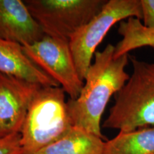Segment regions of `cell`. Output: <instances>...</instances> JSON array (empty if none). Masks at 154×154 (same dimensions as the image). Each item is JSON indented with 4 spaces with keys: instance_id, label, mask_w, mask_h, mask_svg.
Returning a JSON list of instances; mask_svg holds the SVG:
<instances>
[{
    "instance_id": "cell-7",
    "label": "cell",
    "mask_w": 154,
    "mask_h": 154,
    "mask_svg": "<svg viewBox=\"0 0 154 154\" xmlns=\"http://www.w3.org/2000/svg\"><path fill=\"white\" fill-rule=\"evenodd\" d=\"M42 86L0 73V138L21 134L31 103Z\"/></svg>"
},
{
    "instance_id": "cell-3",
    "label": "cell",
    "mask_w": 154,
    "mask_h": 154,
    "mask_svg": "<svg viewBox=\"0 0 154 154\" xmlns=\"http://www.w3.org/2000/svg\"><path fill=\"white\" fill-rule=\"evenodd\" d=\"M74 127L61 86H42L31 103L21 131L23 154H37Z\"/></svg>"
},
{
    "instance_id": "cell-8",
    "label": "cell",
    "mask_w": 154,
    "mask_h": 154,
    "mask_svg": "<svg viewBox=\"0 0 154 154\" xmlns=\"http://www.w3.org/2000/svg\"><path fill=\"white\" fill-rule=\"evenodd\" d=\"M46 34L22 0H0V37L20 45H32Z\"/></svg>"
},
{
    "instance_id": "cell-5",
    "label": "cell",
    "mask_w": 154,
    "mask_h": 154,
    "mask_svg": "<svg viewBox=\"0 0 154 154\" xmlns=\"http://www.w3.org/2000/svg\"><path fill=\"white\" fill-rule=\"evenodd\" d=\"M130 17L141 20L140 0H109L99 14L72 36L69 45L84 82L99 44L113 25Z\"/></svg>"
},
{
    "instance_id": "cell-11",
    "label": "cell",
    "mask_w": 154,
    "mask_h": 154,
    "mask_svg": "<svg viewBox=\"0 0 154 154\" xmlns=\"http://www.w3.org/2000/svg\"><path fill=\"white\" fill-rule=\"evenodd\" d=\"M106 154H154V126L119 132L106 141Z\"/></svg>"
},
{
    "instance_id": "cell-14",
    "label": "cell",
    "mask_w": 154,
    "mask_h": 154,
    "mask_svg": "<svg viewBox=\"0 0 154 154\" xmlns=\"http://www.w3.org/2000/svg\"><path fill=\"white\" fill-rule=\"evenodd\" d=\"M141 22L146 27L154 30V0H140Z\"/></svg>"
},
{
    "instance_id": "cell-13",
    "label": "cell",
    "mask_w": 154,
    "mask_h": 154,
    "mask_svg": "<svg viewBox=\"0 0 154 154\" xmlns=\"http://www.w3.org/2000/svg\"><path fill=\"white\" fill-rule=\"evenodd\" d=\"M0 154H23L21 134L0 138Z\"/></svg>"
},
{
    "instance_id": "cell-9",
    "label": "cell",
    "mask_w": 154,
    "mask_h": 154,
    "mask_svg": "<svg viewBox=\"0 0 154 154\" xmlns=\"http://www.w3.org/2000/svg\"><path fill=\"white\" fill-rule=\"evenodd\" d=\"M0 73L42 86H60L32 61L23 46L1 37Z\"/></svg>"
},
{
    "instance_id": "cell-10",
    "label": "cell",
    "mask_w": 154,
    "mask_h": 154,
    "mask_svg": "<svg viewBox=\"0 0 154 154\" xmlns=\"http://www.w3.org/2000/svg\"><path fill=\"white\" fill-rule=\"evenodd\" d=\"M37 154H106V141L102 138L74 126L60 140Z\"/></svg>"
},
{
    "instance_id": "cell-4",
    "label": "cell",
    "mask_w": 154,
    "mask_h": 154,
    "mask_svg": "<svg viewBox=\"0 0 154 154\" xmlns=\"http://www.w3.org/2000/svg\"><path fill=\"white\" fill-rule=\"evenodd\" d=\"M106 0H25L31 14L50 37L69 42L97 15Z\"/></svg>"
},
{
    "instance_id": "cell-12",
    "label": "cell",
    "mask_w": 154,
    "mask_h": 154,
    "mask_svg": "<svg viewBox=\"0 0 154 154\" xmlns=\"http://www.w3.org/2000/svg\"><path fill=\"white\" fill-rule=\"evenodd\" d=\"M118 33L122 38L115 46V58L128 54L140 47H154V30L144 26L139 19L130 17L121 21Z\"/></svg>"
},
{
    "instance_id": "cell-6",
    "label": "cell",
    "mask_w": 154,
    "mask_h": 154,
    "mask_svg": "<svg viewBox=\"0 0 154 154\" xmlns=\"http://www.w3.org/2000/svg\"><path fill=\"white\" fill-rule=\"evenodd\" d=\"M23 48L32 61L63 88L69 99L79 96L84 82L78 74L69 42L45 35Z\"/></svg>"
},
{
    "instance_id": "cell-1",
    "label": "cell",
    "mask_w": 154,
    "mask_h": 154,
    "mask_svg": "<svg viewBox=\"0 0 154 154\" xmlns=\"http://www.w3.org/2000/svg\"><path fill=\"white\" fill-rule=\"evenodd\" d=\"M114 51L115 46L111 44L96 51L79 96L67 101L74 126L102 138L101 121L106 107L130 76L126 72L129 56L115 58Z\"/></svg>"
},
{
    "instance_id": "cell-2",
    "label": "cell",
    "mask_w": 154,
    "mask_h": 154,
    "mask_svg": "<svg viewBox=\"0 0 154 154\" xmlns=\"http://www.w3.org/2000/svg\"><path fill=\"white\" fill-rule=\"evenodd\" d=\"M133 72L115 94L103 128L129 132L154 126V63L129 57Z\"/></svg>"
}]
</instances>
